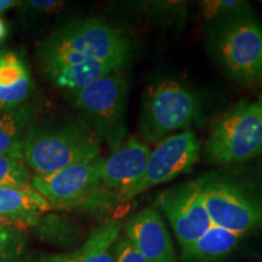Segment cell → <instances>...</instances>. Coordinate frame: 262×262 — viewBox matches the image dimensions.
<instances>
[{"mask_svg": "<svg viewBox=\"0 0 262 262\" xmlns=\"http://www.w3.org/2000/svg\"><path fill=\"white\" fill-rule=\"evenodd\" d=\"M205 47L215 64L235 84H262V24L249 3L206 22Z\"/></svg>", "mask_w": 262, "mask_h": 262, "instance_id": "6da1fadb", "label": "cell"}, {"mask_svg": "<svg viewBox=\"0 0 262 262\" xmlns=\"http://www.w3.org/2000/svg\"><path fill=\"white\" fill-rule=\"evenodd\" d=\"M102 141L81 118L35 124L25 140L24 159L34 175H48L101 156Z\"/></svg>", "mask_w": 262, "mask_h": 262, "instance_id": "7a4b0ae2", "label": "cell"}, {"mask_svg": "<svg viewBox=\"0 0 262 262\" xmlns=\"http://www.w3.org/2000/svg\"><path fill=\"white\" fill-rule=\"evenodd\" d=\"M129 79L123 71L98 78L83 89L70 93V101L80 118L91 126L111 152L127 139L126 106Z\"/></svg>", "mask_w": 262, "mask_h": 262, "instance_id": "3957f363", "label": "cell"}, {"mask_svg": "<svg viewBox=\"0 0 262 262\" xmlns=\"http://www.w3.org/2000/svg\"><path fill=\"white\" fill-rule=\"evenodd\" d=\"M201 114V101L181 81L163 78L147 86L142 97L139 133L143 141L157 145L166 137L187 130Z\"/></svg>", "mask_w": 262, "mask_h": 262, "instance_id": "277c9868", "label": "cell"}, {"mask_svg": "<svg viewBox=\"0 0 262 262\" xmlns=\"http://www.w3.org/2000/svg\"><path fill=\"white\" fill-rule=\"evenodd\" d=\"M205 157L217 165H241L262 153V113L256 102L242 100L211 124Z\"/></svg>", "mask_w": 262, "mask_h": 262, "instance_id": "5b68a950", "label": "cell"}, {"mask_svg": "<svg viewBox=\"0 0 262 262\" xmlns=\"http://www.w3.org/2000/svg\"><path fill=\"white\" fill-rule=\"evenodd\" d=\"M40 45L94 58L117 70H124L133 56V42L127 34L96 17L62 26Z\"/></svg>", "mask_w": 262, "mask_h": 262, "instance_id": "8992f818", "label": "cell"}, {"mask_svg": "<svg viewBox=\"0 0 262 262\" xmlns=\"http://www.w3.org/2000/svg\"><path fill=\"white\" fill-rule=\"evenodd\" d=\"M204 195L212 225L248 234L262 228V205L249 194L233 172L210 173L195 179Z\"/></svg>", "mask_w": 262, "mask_h": 262, "instance_id": "52a82bcc", "label": "cell"}, {"mask_svg": "<svg viewBox=\"0 0 262 262\" xmlns=\"http://www.w3.org/2000/svg\"><path fill=\"white\" fill-rule=\"evenodd\" d=\"M104 158L101 155L48 175H32L29 185L51 208L94 211Z\"/></svg>", "mask_w": 262, "mask_h": 262, "instance_id": "ba28073f", "label": "cell"}, {"mask_svg": "<svg viewBox=\"0 0 262 262\" xmlns=\"http://www.w3.org/2000/svg\"><path fill=\"white\" fill-rule=\"evenodd\" d=\"M149 153L147 143L130 137L104 158L94 211L107 210L117 204L130 202L131 192L145 173Z\"/></svg>", "mask_w": 262, "mask_h": 262, "instance_id": "9c48e42d", "label": "cell"}, {"mask_svg": "<svg viewBox=\"0 0 262 262\" xmlns=\"http://www.w3.org/2000/svg\"><path fill=\"white\" fill-rule=\"evenodd\" d=\"M202 152V142L187 129L166 137L150 150L145 173L131 192L130 201L156 186L179 178L193 168Z\"/></svg>", "mask_w": 262, "mask_h": 262, "instance_id": "30bf717a", "label": "cell"}, {"mask_svg": "<svg viewBox=\"0 0 262 262\" xmlns=\"http://www.w3.org/2000/svg\"><path fill=\"white\" fill-rule=\"evenodd\" d=\"M157 205L170 222L181 250L198 241L212 225L195 180L163 191Z\"/></svg>", "mask_w": 262, "mask_h": 262, "instance_id": "8fae6325", "label": "cell"}, {"mask_svg": "<svg viewBox=\"0 0 262 262\" xmlns=\"http://www.w3.org/2000/svg\"><path fill=\"white\" fill-rule=\"evenodd\" d=\"M38 56L39 64L48 80L57 89L67 93L83 89L106 74L123 71L94 58L42 45L39 47Z\"/></svg>", "mask_w": 262, "mask_h": 262, "instance_id": "7c38bea8", "label": "cell"}, {"mask_svg": "<svg viewBox=\"0 0 262 262\" xmlns=\"http://www.w3.org/2000/svg\"><path fill=\"white\" fill-rule=\"evenodd\" d=\"M123 233L147 262H179L165 222L155 209L146 208L131 216Z\"/></svg>", "mask_w": 262, "mask_h": 262, "instance_id": "4fadbf2b", "label": "cell"}, {"mask_svg": "<svg viewBox=\"0 0 262 262\" xmlns=\"http://www.w3.org/2000/svg\"><path fill=\"white\" fill-rule=\"evenodd\" d=\"M51 206L29 186L0 187V221L16 228H35Z\"/></svg>", "mask_w": 262, "mask_h": 262, "instance_id": "5bb4252c", "label": "cell"}, {"mask_svg": "<svg viewBox=\"0 0 262 262\" xmlns=\"http://www.w3.org/2000/svg\"><path fill=\"white\" fill-rule=\"evenodd\" d=\"M32 78L26 62L12 51L0 54V108L25 106L32 93Z\"/></svg>", "mask_w": 262, "mask_h": 262, "instance_id": "9a60e30c", "label": "cell"}, {"mask_svg": "<svg viewBox=\"0 0 262 262\" xmlns=\"http://www.w3.org/2000/svg\"><path fill=\"white\" fill-rule=\"evenodd\" d=\"M243 237L241 233L211 225L198 241L182 249V260L183 262H215L228 256Z\"/></svg>", "mask_w": 262, "mask_h": 262, "instance_id": "2e32d148", "label": "cell"}, {"mask_svg": "<svg viewBox=\"0 0 262 262\" xmlns=\"http://www.w3.org/2000/svg\"><path fill=\"white\" fill-rule=\"evenodd\" d=\"M123 232L120 220H107L90 232L84 244L75 250L78 262H114L112 248Z\"/></svg>", "mask_w": 262, "mask_h": 262, "instance_id": "e0dca14e", "label": "cell"}, {"mask_svg": "<svg viewBox=\"0 0 262 262\" xmlns=\"http://www.w3.org/2000/svg\"><path fill=\"white\" fill-rule=\"evenodd\" d=\"M31 111L27 106L0 112V156L24 157Z\"/></svg>", "mask_w": 262, "mask_h": 262, "instance_id": "ac0fdd59", "label": "cell"}, {"mask_svg": "<svg viewBox=\"0 0 262 262\" xmlns=\"http://www.w3.org/2000/svg\"><path fill=\"white\" fill-rule=\"evenodd\" d=\"M35 228L39 237L49 243L70 245L77 239V227L67 219L56 215H45Z\"/></svg>", "mask_w": 262, "mask_h": 262, "instance_id": "d6986e66", "label": "cell"}, {"mask_svg": "<svg viewBox=\"0 0 262 262\" xmlns=\"http://www.w3.org/2000/svg\"><path fill=\"white\" fill-rule=\"evenodd\" d=\"M27 234L0 221V262H21L24 258Z\"/></svg>", "mask_w": 262, "mask_h": 262, "instance_id": "ffe728a7", "label": "cell"}, {"mask_svg": "<svg viewBox=\"0 0 262 262\" xmlns=\"http://www.w3.org/2000/svg\"><path fill=\"white\" fill-rule=\"evenodd\" d=\"M31 178L24 157L0 156V187H25Z\"/></svg>", "mask_w": 262, "mask_h": 262, "instance_id": "44dd1931", "label": "cell"}, {"mask_svg": "<svg viewBox=\"0 0 262 262\" xmlns=\"http://www.w3.org/2000/svg\"><path fill=\"white\" fill-rule=\"evenodd\" d=\"M247 4V2L242 0H208L201 3L202 16L206 22L212 21L222 16L237 11Z\"/></svg>", "mask_w": 262, "mask_h": 262, "instance_id": "7402d4cb", "label": "cell"}, {"mask_svg": "<svg viewBox=\"0 0 262 262\" xmlns=\"http://www.w3.org/2000/svg\"><path fill=\"white\" fill-rule=\"evenodd\" d=\"M112 253L114 262H147L123 232L114 243Z\"/></svg>", "mask_w": 262, "mask_h": 262, "instance_id": "603a6c76", "label": "cell"}, {"mask_svg": "<svg viewBox=\"0 0 262 262\" xmlns=\"http://www.w3.org/2000/svg\"><path fill=\"white\" fill-rule=\"evenodd\" d=\"M63 3L56 2V0H31L26 3V9L31 15H42L51 14L60 9Z\"/></svg>", "mask_w": 262, "mask_h": 262, "instance_id": "cb8c5ba5", "label": "cell"}, {"mask_svg": "<svg viewBox=\"0 0 262 262\" xmlns=\"http://www.w3.org/2000/svg\"><path fill=\"white\" fill-rule=\"evenodd\" d=\"M18 3L15 2V0H0V15L3 12L8 11L11 8H14L15 5H17Z\"/></svg>", "mask_w": 262, "mask_h": 262, "instance_id": "d4e9b609", "label": "cell"}, {"mask_svg": "<svg viewBox=\"0 0 262 262\" xmlns=\"http://www.w3.org/2000/svg\"><path fill=\"white\" fill-rule=\"evenodd\" d=\"M8 35V27H6L4 19L0 17V41H3Z\"/></svg>", "mask_w": 262, "mask_h": 262, "instance_id": "484cf974", "label": "cell"}, {"mask_svg": "<svg viewBox=\"0 0 262 262\" xmlns=\"http://www.w3.org/2000/svg\"><path fill=\"white\" fill-rule=\"evenodd\" d=\"M256 104L258 106V108H260V111H261V113H262V94L260 95V96H258L257 101H256Z\"/></svg>", "mask_w": 262, "mask_h": 262, "instance_id": "4316f807", "label": "cell"}, {"mask_svg": "<svg viewBox=\"0 0 262 262\" xmlns=\"http://www.w3.org/2000/svg\"><path fill=\"white\" fill-rule=\"evenodd\" d=\"M0 112H2V108H0Z\"/></svg>", "mask_w": 262, "mask_h": 262, "instance_id": "83f0119b", "label": "cell"}]
</instances>
